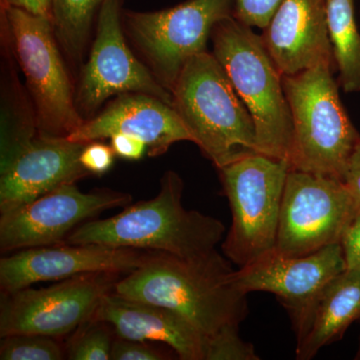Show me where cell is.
Wrapping results in <instances>:
<instances>
[{
    "instance_id": "13",
    "label": "cell",
    "mask_w": 360,
    "mask_h": 360,
    "mask_svg": "<svg viewBox=\"0 0 360 360\" xmlns=\"http://www.w3.org/2000/svg\"><path fill=\"white\" fill-rule=\"evenodd\" d=\"M153 252L94 243L26 248L0 259V288L1 292H13L32 284L63 281L82 274H129L146 264Z\"/></svg>"
},
{
    "instance_id": "12",
    "label": "cell",
    "mask_w": 360,
    "mask_h": 360,
    "mask_svg": "<svg viewBox=\"0 0 360 360\" xmlns=\"http://www.w3.org/2000/svg\"><path fill=\"white\" fill-rule=\"evenodd\" d=\"M129 193L96 189L82 193L77 184H65L37 200L0 217V251L13 253L26 248L65 243L80 224L105 210L125 207Z\"/></svg>"
},
{
    "instance_id": "24",
    "label": "cell",
    "mask_w": 360,
    "mask_h": 360,
    "mask_svg": "<svg viewBox=\"0 0 360 360\" xmlns=\"http://www.w3.org/2000/svg\"><path fill=\"white\" fill-rule=\"evenodd\" d=\"M65 347L56 338L41 335H11L1 338V360H63Z\"/></svg>"
},
{
    "instance_id": "19",
    "label": "cell",
    "mask_w": 360,
    "mask_h": 360,
    "mask_svg": "<svg viewBox=\"0 0 360 360\" xmlns=\"http://www.w3.org/2000/svg\"><path fill=\"white\" fill-rule=\"evenodd\" d=\"M295 357L310 360L340 340L360 319V271L347 269L331 279L300 311L292 315Z\"/></svg>"
},
{
    "instance_id": "15",
    "label": "cell",
    "mask_w": 360,
    "mask_h": 360,
    "mask_svg": "<svg viewBox=\"0 0 360 360\" xmlns=\"http://www.w3.org/2000/svg\"><path fill=\"white\" fill-rule=\"evenodd\" d=\"M116 134L141 139L148 146L150 158L165 155L176 142H193L172 104L137 92L116 96L96 116L84 120L68 139L91 142L110 139Z\"/></svg>"
},
{
    "instance_id": "6",
    "label": "cell",
    "mask_w": 360,
    "mask_h": 360,
    "mask_svg": "<svg viewBox=\"0 0 360 360\" xmlns=\"http://www.w3.org/2000/svg\"><path fill=\"white\" fill-rule=\"evenodd\" d=\"M18 66L32 99L39 136L68 139L84 122L75 86L51 20L18 7L0 6Z\"/></svg>"
},
{
    "instance_id": "9",
    "label": "cell",
    "mask_w": 360,
    "mask_h": 360,
    "mask_svg": "<svg viewBox=\"0 0 360 360\" xmlns=\"http://www.w3.org/2000/svg\"><path fill=\"white\" fill-rule=\"evenodd\" d=\"M357 214L345 181L290 169L274 250L284 257H302L340 243Z\"/></svg>"
},
{
    "instance_id": "16",
    "label": "cell",
    "mask_w": 360,
    "mask_h": 360,
    "mask_svg": "<svg viewBox=\"0 0 360 360\" xmlns=\"http://www.w3.org/2000/svg\"><path fill=\"white\" fill-rule=\"evenodd\" d=\"M86 143L37 136L0 172V214L89 176L79 160Z\"/></svg>"
},
{
    "instance_id": "5",
    "label": "cell",
    "mask_w": 360,
    "mask_h": 360,
    "mask_svg": "<svg viewBox=\"0 0 360 360\" xmlns=\"http://www.w3.org/2000/svg\"><path fill=\"white\" fill-rule=\"evenodd\" d=\"M217 58L255 123L257 153L288 160L292 120L283 75L262 37L234 16L219 21L212 33Z\"/></svg>"
},
{
    "instance_id": "32",
    "label": "cell",
    "mask_w": 360,
    "mask_h": 360,
    "mask_svg": "<svg viewBox=\"0 0 360 360\" xmlns=\"http://www.w3.org/2000/svg\"><path fill=\"white\" fill-rule=\"evenodd\" d=\"M0 6L18 7L51 20L52 0H0Z\"/></svg>"
},
{
    "instance_id": "30",
    "label": "cell",
    "mask_w": 360,
    "mask_h": 360,
    "mask_svg": "<svg viewBox=\"0 0 360 360\" xmlns=\"http://www.w3.org/2000/svg\"><path fill=\"white\" fill-rule=\"evenodd\" d=\"M347 269L360 271V213L341 239Z\"/></svg>"
},
{
    "instance_id": "26",
    "label": "cell",
    "mask_w": 360,
    "mask_h": 360,
    "mask_svg": "<svg viewBox=\"0 0 360 360\" xmlns=\"http://www.w3.org/2000/svg\"><path fill=\"white\" fill-rule=\"evenodd\" d=\"M281 0H236L234 18L243 25L264 30Z\"/></svg>"
},
{
    "instance_id": "28",
    "label": "cell",
    "mask_w": 360,
    "mask_h": 360,
    "mask_svg": "<svg viewBox=\"0 0 360 360\" xmlns=\"http://www.w3.org/2000/svg\"><path fill=\"white\" fill-rule=\"evenodd\" d=\"M115 153L111 146L101 141L87 142L80 155V163L90 175L108 174L115 163Z\"/></svg>"
},
{
    "instance_id": "4",
    "label": "cell",
    "mask_w": 360,
    "mask_h": 360,
    "mask_svg": "<svg viewBox=\"0 0 360 360\" xmlns=\"http://www.w3.org/2000/svg\"><path fill=\"white\" fill-rule=\"evenodd\" d=\"M172 96L193 143L217 169L257 153L250 111L213 53L201 52L186 63Z\"/></svg>"
},
{
    "instance_id": "14",
    "label": "cell",
    "mask_w": 360,
    "mask_h": 360,
    "mask_svg": "<svg viewBox=\"0 0 360 360\" xmlns=\"http://www.w3.org/2000/svg\"><path fill=\"white\" fill-rule=\"evenodd\" d=\"M345 269L347 262L340 243L302 257H284L271 251L234 270L232 281L245 295L255 291L272 293L292 316Z\"/></svg>"
},
{
    "instance_id": "1",
    "label": "cell",
    "mask_w": 360,
    "mask_h": 360,
    "mask_svg": "<svg viewBox=\"0 0 360 360\" xmlns=\"http://www.w3.org/2000/svg\"><path fill=\"white\" fill-rule=\"evenodd\" d=\"M231 262L217 248L188 258L155 251L146 264L120 277L112 291L174 310L208 338L239 328L248 314V295L232 281Z\"/></svg>"
},
{
    "instance_id": "17",
    "label": "cell",
    "mask_w": 360,
    "mask_h": 360,
    "mask_svg": "<svg viewBox=\"0 0 360 360\" xmlns=\"http://www.w3.org/2000/svg\"><path fill=\"white\" fill-rule=\"evenodd\" d=\"M262 30L260 37L265 49L283 77L321 63L336 68L326 0H281Z\"/></svg>"
},
{
    "instance_id": "18",
    "label": "cell",
    "mask_w": 360,
    "mask_h": 360,
    "mask_svg": "<svg viewBox=\"0 0 360 360\" xmlns=\"http://www.w3.org/2000/svg\"><path fill=\"white\" fill-rule=\"evenodd\" d=\"M92 317L110 324L118 338L165 343L181 360L206 359L207 336L167 307L110 291L103 296Z\"/></svg>"
},
{
    "instance_id": "11",
    "label": "cell",
    "mask_w": 360,
    "mask_h": 360,
    "mask_svg": "<svg viewBox=\"0 0 360 360\" xmlns=\"http://www.w3.org/2000/svg\"><path fill=\"white\" fill-rule=\"evenodd\" d=\"M122 274L96 272L37 288L1 292L0 336L41 335L61 338L94 316L104 295Z\"/></svg>"
},
{
    "instance_id": "8",
    "label": "cell",
    "mask_w": 360,
    "mask_h": 360,
    "mask_svg": "<svg viewBox=\"0 0 360 360\" xmlns=\"http://www.w3.org/2000/svg\"><path fill=\"white\" fill-rule=\"evenodd\" d=\"M236 0H186L156 11L123 9L125 37L156 79L172 92L180 72L206 51L213 28L234 15Z\"/></svg>"
},
{
    "instance_id": "31",
    "label": "cell",
    "mask_w": 360,
    "mask_h": 360,
    "mask_svg": "<svg viewBox=\"0 0 360 360\" xmlns=\"http://www.w3.org/2000/svg\"><path fill=\"white\" fill-rule=\"evenodd\" d=\"M348 189L352 194L355 205H356L357 213H360V139L357 143L349 167H348L347 176L345 179ZM357 214V215H359Z\"/></svg>"
},
{
    "instance_id": "21",
    "label": "cell",
    "mask_w": 360,
    "mask_h": 360,
    "mask_svg": "<svg viewBox=\"0 0 360 360\" xmlns=\"http://www.w3.org/2000/svg\"><path fill=\"white\" fill-rule=\"evenodd\" d=\"M326 8L338 84L345 94L359 92L360 32L354 0H326Z\"/></svg>"
},
{
    "instance_id": "3",
    "label": "cell",
    "mask_w": 360,
    "mask_h": 360,
    "mask_svg": "<svg viewBox=\"0 0 360 360\" xmlns=\"http://www.w3.org/2000/svg\"><path fill=\"white\" fill-rule=\"evenodd\" d=\"M335 66L283 77L292 120L290 169L345 181L360 134L340 96Z\"/></svg>"
},
{
    "instance_id": "22",
    "label": "cell",
    "mask_w": 360,
    "mask_h": 360,
    "mask_svg": "<svg viewBox=\"0 0 360 360\" xmlns=\"http://www.w3.org/2000/svg\"><path fill=\"white\" fill-rule=\"evenodd\" d=\"M105 0H52L54 35L71 68L82 65L92 26Z\"/></svg>"
},
{
    "instance_id": "2",
    "label": "cell",
    "mask_w": 360,
    "mask_h": 360,
    "mask_svg": "<svg viewBox=\"0 0 360 360\" xmlns=\"http://www.w3.org/2000/svg\"><path fill=\"white\" fill-rule=\"evenodd\" d=\"M184 189L179 174L168 170L153 200L125 206L110 219L85 221L71 232L65 243L134 248L186 258L210 252L224 238V224L198 210L184 208Z\"/></svg>"
},
{
    "instance_id": "27",
    "label": "cell",
    "mask_w": 360,
    "mask_h": 360,
    "mask_svg": "<svg viewBox=\"0 0 360 360\" xmlns=\"http://www.w3.org/2000/svg\"><path fill=\"white\" fill-rule=\"evenodd\" d=\"M167 352L158 349L146 341L125 340L116 336L111 348L112 360H167Z\"/></svg>"
},
{
    "instance_id": "29",
    "label": "cell",
    "mask_w": 360,
    "mask_h": 360,
    "mask_svg": "<svg viewBox=\"0 0 360 360\" xmlns=\"http://www.w3.org/2000/svg\"><path fill=\"white\" fill-rule=\"evenodd\" d=\"M110 146L116 156L127 160H139L148 155L146 142L134 135L116 134L110 137Z\"/></svg>"
},
{
    "instance_id": "20",
    "label": "cell",
    "mask_w": 360,
    "mask_h": 360,
    "mask_svg": "<svg viewBox=\"0 0 360 360\" xmlns=\"http://www.w3.org/2000/svg\"><path fill=\"white\" fill-rule=\"evenodd\" d=\"M0 172L37 136V115L25 85L18 77V60L6 23L0 20Z\"/></svg>"
},
{
    "instance_id": "33",
    "label": "cell",
    "mask_w": 360,
    "mask_h": 360,
    "mask_svg": "<svg viewBox=\"0 0 360 360\" xmlns=\"http://www.w3.org/2000/svg\"><path fill=\"white\" fill-rule=\"evenodd\" d=\"M356 359H360V347H359V354H357V355H356Z\"/></svg>"
},
{
    "instance_id": "25",
    "label": "cell",
    "mask_w": 360,
    "mask_h": 360,
    "mask_svg": "<svg viewBox=\"0 0 360 360\" xmlns=\"http://www.w3.org/2000/svg\"><path fill=\"white\" fill-rule=\"evenodd\" d=\"M238 330L229 326L208 336L205 360H259L255 347L243 340Z\"/></svg>"
},
{
    "instance_id": "10",
    "label": "cell",
    "mask_w": 360,
    "mask_h": 360,
    "mask_svg": "<svg viewBox=\"0 0 360 360\" xmlns=\"http://www.w3.org/2000/svg\"><path fill=\"white\" fill-rule=\"evenodd\" d=\"M123 0H105L96 20V37L87 60L79 68L75 104L84 120L120 94H148L172 104V92L158 82L130 49L122 25Z\"/></svg>"
},
{
    "instance_id": "7",
    "label": "cell",
    "mask_w": 360,
    "mask_h": 360,
    "mask_svg": "<svg viewBox=\"0 0 360 360\" xmlns=\"http://www.w3.org/2000/svg\"><path fill=\"white\" fill-rule=\"evenodd\" d=\"M217 170L232 214L222 252L245 266L276 248L290 161L255 153Z\"/></svg>"
},
{
    "instance_id": "23",
    "label": "cell",
    "mask_w": 360,
    "mask_h": 360,
    "mask_svg": "<svg viewBox=\"0 0 360 360\" xmlns=\"http://www.w3.org/2000/svg\"><path fill=\"white\" fill-rule=\"evenodd\" d=\"M116 335L110 324L91 319L73 331L66 345L70 360H110Z\"/></svg>"
}]
</instances>
